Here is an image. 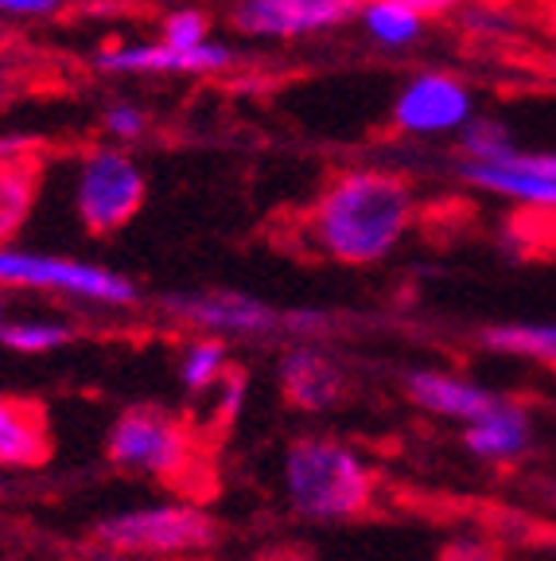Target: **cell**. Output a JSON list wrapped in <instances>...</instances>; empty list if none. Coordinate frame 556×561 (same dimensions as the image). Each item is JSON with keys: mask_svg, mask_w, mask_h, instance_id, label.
I'll return each instance as SVG.
<instances>
[{"mask_svg": "<svg viewBox=\"0 0 556 561\" xmlns=\"http://www.w3.org/2000/svg\"><path fill=\"white\" fill-rule=\"evenodd\" d=\"M460 145L471 160H490V164H506L518 152L502 122H487V117H471L460 129Z\"/></svg>", "mask_w": 556, "mask_h": 561, "instance_id": "ffe728a7", "label": "cell"}, {"mask_svg": "<svg viewBox=\"0 0 556 561\" xmlns=\"http://www.w3.org/2000/svg\"><path fill=\"white\" fill-rule=\"evenodd\" d=\"M280 390H285L288 405L308 413L335 410L347 394V375L327 351L312 347V343H296L280 355Z\"/></svg>", "mask_w": 556, "mask_h": 561, "instance_id": "8fae6325", "label": "cell"}, {"mask_svg": "<svg viewBox=\"0 0 556 561\" xmlns=\"http://www.w3.org/2000/svg\"><path fill=\"white\" fill-rule=\"evenodd\" d=\"M0 285H16V289H51L67 297L97 300V305H132L137 285L121 273L105 270V265L70 262V257L51 254H27L0 245Z\"/></svg>", "mask_w": 556, "mask_h": 561, "instance_id": "8992f818", "label": "cell"}, {"mask_svg": "<svg viewBox=\"0 0 556 561\" xmlns=\"http://www.w3.org/2000/svg\"><path fill=\"white\" fill-rule=\"evenodd\" d=\"M358 12V0H242L234 9V27L262 39H300L327 32Z\"/></svg>", "mask_w": 556, "mask_h": 561, "instance_id": "9c48e42d", "label": "cell"}, {"mask_svg": "<svg viewBox=\"0 0 556 561\" xmlns=\"http://www.w3.org/2000/svg\"><path fill=\"white\" fill-rule=\"evenodd\" d=\"M513 164H525V168H537V172H545V175H556V152H513ZM506 160V164H510Z\"/></svg>", "mask_w": 556, "mask_h": 561, "instance_id": "4316f807", "label": "cell"}, {"mask_svg": "<svg viewBox=\"0 0 556 561\" xmlns=\"http://www.w3.org/2000/svg\"><path fill=\"white\" fill-rule=\"evenodd\" d=\"M463 445H467V453H475L478 460L506 465V460H518V456L533 445V421L518 402L498 398V405H490L483 417L463 425Z\"/></svg>", "mask_w": 556, "mask_h": 561, "instance_id": "4fadbf2b", "label": "cell"}, {"mask_svg": "<svg viewBox=\"0 0 556 561\" xmlns=\"http://www.w3.org/2000/svg\"><path fill=\"white\" fill-rule=\"evenodd\" d=\"M358 16L370 39L382 47H409L425 27V16L405 0H358Z\"/></svg>", "mask_w": 556, "mask_h": 561, "instance_id": "e0dca14e", "label": "cell"}, {"mask_svg": "<svg viewBox=\"0 0 556 561\" xmlns=\"http://www.w3.org/2000/svg\"><path fill=\"white\" fill-rule=\"evenodd\" d=\"M62 0H0V16H51Z\"/></svg>", "mask_w": 556, "mask_h": 561, "instance_id": "d4e9b609", "label": "cell"}, {"mask_svg": "<svg viewBox=\"0 0 556 561\" xmlns=\"http://www.w3.org/2000/svg\"><path fill=\"white\" fill-rule=\"evenodd\" d=\"M285 488L300 515L320 523L358 518L374 503V472L335 437H300L285 456Z\"/></svg>", "mask_w": 556, "mask_h": 561, "instance_id": "7a4b0ae2", "label": "cell"}, {"mask_svg": "<svg viewBox=\"0 0 556 561\" xmlns=\"http://www.w3.org/2000/svg\"><path fill=\"white\" fill-rule=\"evenodd\" d=\"M0 343L24 355H44L62 343H70L67 324H47V320H20V324H0Z\"/></svg>", "mask_w": 556, "mask_h": 561, "instance_id": "44dd1931", "label": "cell"}, {"mask_svg": "<svg viewBox=\"0 0 556 561\" xmlns=\"http://www.w3.org/2000/svg\"><path fill=\"white\" fill-rule=\"evenodd\" d=\"M0 324H4V297H0Z\"/></svg>", "mask_w": 556, "mask_h": 561, "instance_id": "f1b7e54d", "label": "cell"}, {"mask_svg": "<svg viewBox=\"0 0 556 561\" xmlns=\"http://www.w3.org/2000/svg\"><path fill=\"white\" fill-rule=\"evenodd\" d=\"M483 343L490 351L525 355V359H541L556 367V324H498L483 332Z\"/></svg>", "mask_w": 556, "mask_h": 561, "instance_id": "ac0fdd59", "label": "cell"}, {"mask_svg": "<svg viewBox=\"0 0 556 561\" xmlns=\"http://www.w3.org/2000/svg\"><path fill=\"white\" fill-rule=\"evenodd\" d=\"M553 70H556V59H553Z\"/></svg>", "mask_w": 556, "mask_h": 561, "instance_id": "f546056e", "label": "cell"}, {"mask_svg": "<svg viewBox=\"0 0 556 561\" xmlns=\"http://www.w3.org/2000/svg\"><path fill=\"white\" fill-rule=\"evenodd\" d=\"M227 343L222 340H199L187 347V355H183L179 363V378L183 386L192 390V394H202V390H210V386L218 382V378L227 375Z\"/></svg>", "mask_w": 556, "mask_h": 561, "instance_id": "d6986e66", "label": "cell"}, {"mask_svg": "<svg viewBox=\"0 0 556 561\" xmlns=\"http://www.w3.org/2000/svg\"><path fill=\"white\" fill-rule=\"evenodd\" d=\"M413 12H420V16H440V12H452L455 4H463V0H405Z\"/></svg>", "mask_w": 556, "mask_h": 561, "instance_id": "83f0119b", "label": "cell"}, {"mask_svg": "<svg viewBox=\"0 0 556 561\" xmlns=\"http://www.w3.org/2000/svg\"><path fill=\"white\" fill-rule=\"evenodd\" d=\"M440 561H498V553L490 550L487 542H475V538H463V542H452V546H448Z\"/></svg>", "mask_w": 556, "mask_h": 561, "instance_id": "484cf974", "label": "cell"}, {"mask_svg": "<svg viewBox=\"0 0 556 561\" xmlns=\"http://www.w3.org/2000/svg\"><path fill=\"white\" fill-rule=\"evenodd\" d=\"M463 180L490 195H506L525 207H556V175H545L525 164H490V160H467Z\"/></svg>", "mask_w": 556, "mask_h": 561, "instance_id": "9a60e30c", "label": "cell"}, {"mask_svg": "<svg viewBox=\"0 0 556 561\" xmlns=\"http://www.w3.org/2000/svg\"><path fill=\"white\" fill-rule=\"evenodd\" d=\"M94 538L121 553H199L218 542V526L195 503H160V507L125 511L94 526Z\"/></svg>", "mask_w": 556, "mask_h": 561, "instance_id": "277c9868", "label": "cell"}, {"mask_svg": "<svg viewBox=\"0 0 556 561\" xmlns=\"http://www.w3.org/2000/svg\"><path fill=\"white\" fill-rule=\"evenodd\" d=\"M144 172L125 149H94L82 157L74 207L90 234H114L129 227L144 203Z\"/></svg>", "mask_w": 556, "mask_h": 561, "instance_id": "5b68a950", "label": "cell"}, {"mask_svg": "<svg viewBox=\"0 0 556 561\" xmlns=\"http://www.w3.org/2000/svg\"><path fill=\"white\" fill-rule=\"evenodd\" d=\"M39 180H44L39 157H32V152L0 157V245H9L32 219V207L39 199Z\"/></svg>", "mask_w": 556, "mask_h": 561, "instance_id": "2e32d148", "label": "cell"}, {"mask_svg": "<svg viewBox=\"0 0 556 561\" xmlns=\"http://www.w3.org/2000/svg\"><path fill=\"white\" fill-rule=\"evenodd\" d=\"M409 398L436 417H455L467 425V421L483 417L490 405H498L502 394H490L483 386L443 375V370H417V375H409Z\"/></svg>", "mask_w": 556, "mask_h": 561, "instance_id": "5bb4252c", "label": "cell"}, {"mask_svg": "<svg viewBox=\"0 0 556 561\" xmlns=\"http://www.w3.org/2000/svg\"><path fill=\"white\" fill-rule=\"evenodd\" d=\"M164 44H172V47H195V44H202V39H210V16L207 12H199V9H179V12H172V16L164 20Z\"/></svg>", "mask_w": 556, "mask_h": 561, "instance_id": "7402d4cb", "label": "cell"}, {"mask_svg": "<svg viewBox=\"0 0 556 561\" xmlns=\"http://www.w3.org/2000/svg\"><path fill=\"white\" fill-rule=\"evenodd\" d=\"M105 456L117 468L157 476V480L167 483H183V488L199 472V453H195L187 425L175 421L172 413H164L160 405H132V410H125L109 425Z\"/></svg>", "mask_w": 556, "mask_h": 561, "instance_id": "3957f363", "label": "cell"}, {"mask_svg": "<svg viewBox=\"0 0 556 561\" xmlns=\"http://www.w3.org/2000/svg\"><path fill=\"white\" fill-rule=\"evenodd\" d=\"M51 448V421L44 405L0 394V468H39Z\"/></svg>", "mask_w": 556, "mask_h": 561, "instance_id": "7c38bea8", "label": "cell"}, {"mask_svg": "<svg viewBox=\"0 0 556 561\" xmlns=\"http://www.w3.org/2000/svg\"><path fill=\"white\" fill-rule=\"evenodd\" d=\"M160 305L167 316L187 320L195 328H207L218 335H273L285 332V312L269 308L265 300L245 297V293H172Z\"/></svg>", "mask_w": 556, "mask_h": 561, "instance_id": "ba28073f", "label": "cell"}, {"mask_svg": "<svg viewBox=\"0 0 556 561\" xmlns=\"http://www.w3.org/2000/svg\"><path fill=\"white\" fill-rule=\"evenodd\" d=\"M475 117V98L455 75L443 70H425L417 79L401 87L397 102H393V125L413 137H440V133H455Z\"/></svg>", "mask_w": 556, "mask_h": 561, "instance_id": "52a82bcc", "label": "cell"}, {"mask_svg": "<svg viewBox=\"0 0 556 561\" xmlns=\"http://www.w3.org/2000/svg\"><path fill=\"white\" fill-rule=\"evenodd\" d=\"M102 70H117V75H215L234 62V47L202 39L195 47H172V44H117L102 47L94 55Z\"/></svg>", "mask_w": 556, "mask_h": 561, "instance_id": "30bf717a", "label": "cell"}, {"mask_svg": "<svg viewBox=\"0 0 556 561\" xmlns=\"http://www.w3.org/2000/svg\"><path fill=\"white\" fill-rule=\"evenodd\" d=\"M210 390H215V421L222 417V425H230V421L238 417V410H242V402H245V375H242V370L227 367V375L218 378Z\"/></svg>", "mask_w": 556, "mask_h": 561, "instance_id": "cb8c5ba5", "label": "cell"}, {"mask_svg": "<svg viewBox=\"0 0 556 561\" xmlns=\"http://www.w3.org/2000/svg\"><path fill=\"white\" fill-rule=\"evenodd\" d=\"M102 129L117 140H140L148 129V117L140 105H129V102H117V105H105L102 110Z\"/></svg>", "mask_w": 556, "mask_h": 561, "instance_id": "603a6c76", "label": "cell"}, {"mask_svg": "<svg viewBox=\"0 0 556 561\" xmlns=\"http://www.w3.org/2000/svg\"><path fill=\"white\" fill-rule=\"evenodd\" d=\"M413 187L382 168H350L315 199L312 242L343 265H374L413 227Z\"/></svg>", "mask_w": 556, "mask_h": 561, "instance_id": "6da1fadb", "label": "cell"}]
</instances>
